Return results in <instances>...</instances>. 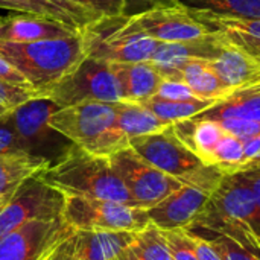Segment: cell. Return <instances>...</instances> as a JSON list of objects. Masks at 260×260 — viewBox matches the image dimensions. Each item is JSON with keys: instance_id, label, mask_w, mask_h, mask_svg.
Returning <instances> with one entry per match:
<instances>
[{"instance_id": "f35d334b", "label": "cell", "mask_w": 260, "mask_h": 260, "mask_svg": "<svg viewBox=\"0 0 260 260\" xmlns=\"http://www.w3.org/2000/svg\"><path fill=\"white\" fill-rule=\"evenodd\" d=\"M192 233V232H190ZM193 235V242H195V251H197V256H198V260H224L218 253L216 250L212 247V244L204 239L203 236L200 235Z\"/></svg>"}, {"instance_id": "8fae6325", "label": "cell", "mask_w": 260, "mask_h": 260, "mask_svg": "<svg viewBox=\"0 0 260 260\" xmlns=\"http://www.w3.org/2000/svg\"><path fill=\"white\" fill-rule=\"evenodd\" d=\"M187 230L207 239L224 260H260V230L221 218L209 209Z\"/></svg>"}, {"instance_id": "d6986e66", "label": "cell", "mask_w": 260, "mask_h": 260, "mask_svg": "<svg viewBox=\"0 0 260 260\" xmlns=\"http://www.w3.org/2000/svg\"><path fill=\"white\" fill-rule=\"evenodd\" d=\"M2 9L27 12L55 20L70 29L82 32L99 17L67 0H0Z\"/></svg>"}, {"instance_id": "f6af8a7d", "label": "cell", "mask_w": 260, "mask_h": 260, "mask_svg": "<svg viewBox=\"0 0 260 260\" xmlns=\"http://www.w3.org/2000/svg\"><path fill=\"white\" fill-rule=\"evenodd\" d=\"M114 260H139V259H137V256L134 254V251H133V250H131V247H129V248H126L123 253H120V254H119V256H117Z\"/></svg>"}, {"instance_id": "d4e9b609", "label": "cell", "mask_w": 260, "mask_h": 260, "mask_svg": "<svg viewBox=\"0 0 260 260\" xmlns=\"http://www.w3.org/2000/svg\"><path fill=\"white\" fill-rule=\"evenodd\" d=\"M198 116L213 120L247 119L260 122V82L233 91L230 96Z\"/></svg>"}, {"instance_id": "7402d4cb", "label": "cell", "mask_w": 260, "mask_h": 260, "mask_svg": "<svg viewBox=\"0 0 260 260\" xmlns=\"http://www.w3.org/2000/svg\"><path fill=\"white\" fill-rule=\"evenodd\" d=\"M172 126L178 139L206 165H210L213 149L221 140V137L225 134L222 125L218 120L195 116L192 119L177 122Z\"/></svg>"}, {"instance_id": "83f0119b", "label": "cell", "mask_w": 260, "mask_h": 260, "mask_svg": "<svg viewBox=\"0 0 260 260\" xmlns=\"http://www.w3.org/2000/svg\"><path fill=\"white\" fill-rule=\"evenodd\" d=\"M190 15L206 26L210 32H221L225 35H239L260 40V18L238 17L204 11H189Z\"/></svg>"}, {"instance_id": "74e56055", "label": "cell", "mask_w": 260, "mask_h": 260, "mask_svg": "<svg viewBox=\"0 0 260 260\" xmlns=\"http://www.w3.org/2000/svg\"><path fill=\"white\" fill-rule=\"evenodd\" d=\"M0 81L12 84V85L24 87V88H32L29 82L26 81V78L2 55H0Z\"/></svg>"}, {"instance_id": "d6a6232c", "label": "cell", "mask_w": 260, "mask_h": 260, "mask_svg": "<svg viewBox=\"0 0 260 260\" xmlns=\"http://www.w3.org/2000/svg\"><path fill=\"white\" fill-rule=\"evenodd\" d=\"M96 17H119L128 14V3L125 0H67Z\"/></svg>"}, {"instance_id": "4dcf8cb0", "label": "cell", "mask_w": 260, "mask_h": 260, "mask_svg": "<svg viewBox=\"0 0 260 260\" xmlns=\"http://www.w3.org/2000/svg\"><path fill=\"white\" fill-rule=\"evenodd\" d=\"M131 250L139 260H172L163 230L154 224L136 233Z\"/></svg>"}, {"instance_id": "5b68a950", "label": "cell", "mask_w": 260, "mask_h": 260, "mask_svg": "<svg viewBox=\"0 0 260 260\" xmlns=\"http://www.w3.org/2000/svg\"><path fill=\"white\" fill-rule=\"evenodd\" d=\"M58 108L82 102H120V91L110 62L85 56L67 75L40 93Z\"/></svg>"}, {"instance_id": "9c48e42d", "label": "cell", "mask_w": 260, "mask_h": 260, "mask_svg": "<svg viewBox=\"0 0 260 260\" xmlns=\"http://www.w3.org/2000/svg\"><path fill=\"white\" fill-rule=\"evenodd\" d=\"M129 148L154 168L181 181L193 178L207 166L178 139L172 125L154 134L129 139Z\"/></svg>"}, {"instance_id": "2e32d148", "label": "cell", "mask_w": 260, "mask_h": 260, "mask_svg": "<svg viewBox=\"0 0 260 260\" xmlns=\"http://www.w3.org/2000/svg\"><path fill=\"white\" fill-rule=\"evenodd\" d=\"M75 34H79V30L35 14L21 12L0 18V41L32 43L40 40L64 38Z\"/></svg>"}, {"instance_id": "f546056e", "label": "cell", "mask_w": 260, "mask_h": 260, "mask_svg": "<svg viewBox=\"0 0 260 260\" xmlns=\"http://www.w3.org/2000/svg\"><path fill=\"white\" fill-rule=\"evenodd\" d=\"M210 165L216 166L224 174H235L244 171L245 166L244 142L225 131V134L221 137V140L213 149Z\"/></svg>"}, {"instance_id": "7c38bea8", "label": "cell", "mask_w": 260, "mask_h": 260, "mask_svg": "<svg viewBox=\"0 0 260 260\" xmlns=\"http://www.w3.org/2000/svg\"><path fill=\"white\" fill-rule=\"evenodd\" d=\"M66 197L38 177L26 181L0 210V236L27 222L61 218Z\"/></svg>"}, {"instance_id": "52a82bcc", "label": "cell", "mask_w": 260, "mask_h": 260, "mask_svg": "<svg viewBox=\"0 0 260 260\" xmlns=\"http://www.w3.org/2000/svg\"><path fill=\"white\" fill-rule=\"evenodd\" d=\"M224 175L216 166L207 165L198 175L184 181L180 189L148 209L151 224L163 232L187 229L206 209L212 192Z\"/></svg>"}, {"instance_id": "9a60e30c", "label": "cell", "mask_w": 260, "mask_h": 260, "mask_svg": "<svg viewBox=\"0 0 260 260\" xmlns=\"http://www.w3.org/2000/svg\"><path fill=\"white\" fill-rule=\"evenodd\" d=\"M216 52L210 62L222 82L233 93L260 82V61L233 44L222 34L215 32Z\"/></svg>"}, {"instance_id": "e0dca14e", "label": "cell", "mask_w": 260, "mask_h": 260, "mask_svg": "<svg viewBox=\"0 0 260 260\" xmlns=\"http://www.w3.org/2000/svg\"><path fill=\"white\" fill-rule=\"evenodd\" d=\"M216 52V37L212 32L207 38L187 43H160L149 62L163 78H178L180 70L190 59H212Z\"/></svg>"}, {"instance_id": "8d00e7d4", "label": "cell", "mask_w": 260, "mask_h": 260, "mask_svg": "<svg viewBox=\"0 0 260 260\" xmlns=\"http://www.w3.org/2000/svg\"><path fill=\"white\" fill-rule=\"evenodd\" d=\"M222 128L232 136L238 137L242 142H247L260 134V122L247 120V119H224L218 120Z\"/></svg>"}, {"instance_id": "4316f807", "label": "cell", "mask_w": 260, "mask_h": 260, "mask_svg": "<svg viewBox=\"0 0 260 260\" xmlns=\"http://www.w3.org/2000/svg\"><path fill=\"white\" fill-rule=\"evenodd\" d=\"M218 102H219L218 99H200V98L192 101H166L152 96L139 104L146 107L161 122L168 125H174L177 122L187 120L204 113L206 110L216 105Z\"/></svg>"}, {"instance_id": "7bdbcfd3", "label": "cell", "mask_w": 260, "mask_h": 260, "mask_svg": "<svg viewBox=\"0 0 260 260\" xmlns=\"http://www.w3.org/2000/svg\"><path fill=\"white\" fill-rule=\"evenodd\" d=\"M241 174L248 181V184H250V187L253 190V195L256 198V204H257L260 215V163L245 169V171H241Z\"/></svg>"}, {"instance_id": "f1b7e54d", "label": "cell", "mask_w": 260, "mask_h": 260, "mask_svg": "<svg viewBox=\"0 0 260 260\" xmlns=\"http://www.w3.org/2000/svg\"><path fill=\"white\" fill-rule=\"evenodd\" d=\"M187 11L260 18V0H174Z\"/></svg>"}, {"instance_id": "7a4b0ae2", "label": "cell", "mask_w": 260, "mask_h": 260, "mask_svg": "<svg viewBox=\"0 0 260 260\" xmlns=\"http://www.w3.org/2000/svg\"><path fill=\"white\" fill-rule=\"evenodd\" d=\"M49 126L94 155L111 157L129 146V139L117 125V102H82L58 108Z\"/></svg>"}, {"instance_id": "3957f363", "label": "cell", "mask_w": 260, "mask_h": 260, "mask_svg": "<svg viewBox=\"0 0 260 260\" xmlns=\"http://www.w3.org/2000/svg\"><path fill=\"white\" fill-rule=\"evenodd\" d=\"M0 55L26 78L34 90L41 93L85 58L82 32L32 43L0 41Z\"/></svg>"}, {"instance_id": "60d3db41", "label": "cell", "mask_w": 260, "mask_h": 260, "mask_svg": "<svg viewBox=\"0 0 260 260\" xmlns=\"http://www.w3.org/2000/svg\"><path fill=\"white\" fill-rule=\"evenodd\" d=\"M244 154H245V166L244 171L260 163V134L244 142Z\"/></svg>"}, {"instance_id": "ee69618b", "label": "cell", "mask_w": 260, "mask_h": 260, "mask_svg": "<svg viewBox=\"0 0 260 260\" xmlns=\"http://www.w3.org/2000/svg\"><path fill=\"white\" fill-rule=\"evenodd\" d=\"M128 3V6L131 3H136V5H145L146 9L148 8H152V6H157V5H169V3H175L174 0H125Z\"/></svg>"}, {"instance_id": "4fadbf2b", "label": "cell", "mask_w": 260, "mask_h": 260, "mask_svg": "<svg viewBox=\"0 0 260 260\" xmlns=\"http://www.w3.org/2000/svg\"><path fill=\"white\" fill-rule=\"evenodd\" d=\"M75 232L62 216L27 222L0 236V260H46Z\"/></svg>"}, {"instance_id": "30bf717a", "label": "cell", "mask_w": 260, "mask_h": 260, "mask_svg": "<svg viewBox=\"0 0 260 260\" xmlns=\"http://www.w3.org/2000/svg\"><path fill=\"white\" fill-rule=\"evenodd\" d=\"M123 27L143 32L161 43H187L207 38L212 32L178 3L157 5L128 14Z\"/></svg>"}, {"instance_id": "ba28073f", "label": "cell", "mask_w": 260, "mask_h": 260, "mask_svg": "<svg viewBox=\"0 0 260 260\" xmlns=\"http://www.w3.org/2000/svg\"><path fill=\"white\" fill-rule=\"evenodd\" d=\"M108 158L134 200V204L140 209L148 210L154 207L184 184V181L171 177L145 161L129 146Z\"/></svg>"}, {"instance_id": "44dd1931", "label": "cell", "mask_w": 260, "mask_h": 260, "mask_svg": "<svg viewBox=\"0 0 260 260\" xmlns=\"http://www.w3.org/2000/svg\"><path fill=\"white\" fill-rule=\"evenodd\" d=\"M50 160L34 152L0 155V200L9 201L15 192L30 178H37Z\"/></svg>"}, {"instance_id": "836d02e7", "label": "cell", "mask_w": 260, "mask_h": 260, "mask_svg": "<svg viewBox=\"0 0 260 260\" xmlns=\"http://www.w3.org/2000/svg\"><path fill=\"white\" fill-rule=\"evenodd\" d=\"M9 114L0 120V155L17 154V152H32L29 146L26 145V142L20 137L18 131L15 129Z\"/></svg>"}, {"instance_id": "ffe728a7", "label": "cell", "mask_w": 260, "mask_h": 260, "mask_svg": "<svg viewBox=\"0 0 260 260\" xmlns=\"http://www.w3.org/2000/svg\"><path fill=\"white\" fill-rule=\"evenodd\" d=\"M75 260H114L136 239L133 232H85L76 230Z\"/></svg>"}, {"instance_id": "cb8c5ba5", "label": "cell", "mask_w": 260, "mask_h": 260, "mask_svg": "<svg viewBox=\"0 0 260 260\" xmlns=\"http://www.w3.org/2000/svg\"><path fill=\"white\" fill-rule=\"evenodd\" d=\"M178 79H183L201 99H218L222 101L232 94L229 87L219 78L216 69L210 59L195 58L190 59L178 73Z\"/></svg>"}, {"instance_id": "c3c4849f", "label": "cell", "mask_w": 260, "mask_h": 260, "mask_svg": "<svg viewBox=\"0 0 260 260\" xmlns=\"http://www.w3.org/2000/svg\"><path fill=\"white\" fill-rule=\"evenodd\" d=\"M0 8H2V2H0Z\"/></svg>"}, {"instance_id": "484cf974", "label": "cell", "mask_w": 260, "mask_h": 260, "mask_svg": "<svg viewBox=\"0 0 260 260\" xmlns=\"http://www.w3.org/2000/svg\"><path fill=\"white\" fill-rule=\"evenodd\" d=\"M117 125L128 139L154 134L169 126L142 104L128 101L117 102Z\"/></svg>"}, {"instance_id": "6da1fadb", "label": "cell", "mask_w": 260, "mask_h": 260, "mask_svg": "<svg viewBox=\"0 0 260 260\" xmlns=\"http://www.w3.org/2000/svg\"><path fill=\"white\" fill-rule=\"evenodd\" d=\"M38 178L64 197L96 198L136 206L110 158L90 154L76 145L67 148L56 161H50Z\"/></svg>"}, {"instance_id": "603a6c76", "label": "cell", "mask_w": 260, "mask_h": 260, "mask_svg": "<svg viewBox=\"0 0 260 260\" xmlns=\"http://www.w3.org/2000/svg\"><path fill=\"white\" fill-rule=\"evenodd\" d=\"M56 110L58 107L52 101L46 98H35L11 111L9 117L29 149L35 142L47 137V134L53 131L49 126V119Z\"/></svg>"}, {"instance_id": "5bb4252c", "label": "cell", "mask_w": 260, "mask_h": 260, "mask_svg": "<svg viewBox=\"0 0 260 260\" xmlns=\"http://www.w3.org/2000/svg\"><path fill=\"white\" fill-rule=\"evenodd\" d=\"M221 218L260 230V215L256 198L241 172L225 174L212 192L206 206Z\"/></svg>"}, {"instance_id": "8992f818", "label": "cell", "mask_w": 260, "mask_h": 260, "mask_svg": "<svg viewBox=\"0 0 260 260\" xmlns=\"http://www.w3.org/2000/svg\"><path fill=\"white\" fill-rule=\"evenodd\" d=\"M61 216L75 230L85 232L139 233L151 224L146 209L84 197H66Z\"/></svg>"}, {"instance_id": "277c9868", "label": "cell", "mask_w": 260, "mask_h": 260, "mask_svg": "<svg viewBox=\"0 0 260 260\" xmlns=\"http://www.w3.org/2000/svg\"><path fill=\"white\" fill-rule=\"evenodd\" d=\"M126 15L101 17L88 24L82 30L85 56L105 62L149 61L161 41L143 32L126 30Z\"/></svg>"}, {"instance_id": "bcb514c9", "label": "cell", "mask_w": 260, "mask_h": 260, "mask_svg": "<svg viewBox=\"0 0 260 260\" xmlns=\"http://www.w3.org/2000/svg\"><path fill=\"white\" fill-rule=\"evenodd\" d=\"M9 111H11V110H8V108H5V107H0V120H2L5 116H8Z\"/></svg>"}, {"instance_id": "7dc6e473", "label": "cell", "mask_w": 260, "mask_h": 260, "mask_svg": "<svg viewBox=\"0 0 260 260\" xmlns=\"http://www.w3.org/2000/svg\"><path fill=\"white\" fill-rule=\"evenodd\" d=\"M5 204H6V201H2V200H0V210L5 207Z\"/></svg>"}, {"instance_id": "e575fe53", "label": "cell", "mask_w": 260, "mask_h": 260, "mask_svg": "<svg viewBox=\"0 0 260 260\" xmlns=\"http://www.w3.org/2000/svg\"><path fill=\"white\" fill-rule=\"evenodd\" d=\"M35 98H40V91L0 81V107H5L12 111L21 104Z\"/></svg>"}, {"instance_id": "ab89813d", "label": "cell", "mask_w": 260, "mask_h": 260, "mask_svg": "<svg viewBox=\"0 0 260 260\" xmlns=\"http://www.w3.org/2000/svg\"><path fill=\"white\" fill-rule=\"evenodd\" d=\"M222 35L225 38H229L233 44H236L238 47H241L242 50H245L247 53L253 55L254 58H257L260 61V40L247 38V37H239V35H225V34H222Z\"/></svg>"}, {"instance_id": "d590c367", "label": "cell", "mask_w": 260, "mask_h": 260, "mask_svg": "<svg viewBox=\"0 0 260 260\" xmlns=\"http://www.w3.org/2000/svg\"><path fill=\"white\" fill-rule=\"evenodd\" d=\"M155 98L160 99H166V101H192V99H198L195 96V93L192 91V88L178 78H163ZM201 99V98H200Z\"/></svg>"}, {"instance_id": "ac0fdd59", "label": "cell", "mask_w": 260, "mask_h": 260, "mask_svg": "<svg viewBox=\"0 0 260 260\" xmlns=\"http://www.w3.org/2000/svg\"><path fill=\"white\" fill-rule=\"evenodd\" d=\"M116 76L120 98L128 102H143L155 96L163 76L149 62H110Z\"/></svg>"}, {"instance_id": "1f68e13d", "label": "cell", "mask_w": 260, "mask_h": 260, "mask_svg": "<svg viewBox=\"0 0 260 260\" xmlns=\"http://www.w3.org/2000/svg\"><path fill=\"white\" fill-rule=\"evenodd\" d=\"M172 260H198L195 251L193 235L187 229H175L163 232Z\"/></svg>"}, {"instance_id": "b9f144b4", "label": "cell", "mask_w": 260, "mask_h": 260, "mask_svg": "<svg viewBox=\"0 0 260 260\" xmlns=\"http://www.w3.org/2000/svg\"><path fill=\"white\" fill-rule=\"evenodd\" d=\"M73 235L69 236L64 242H61L46 260H75V239H73Z\"/></svg>"}]
</instances>
